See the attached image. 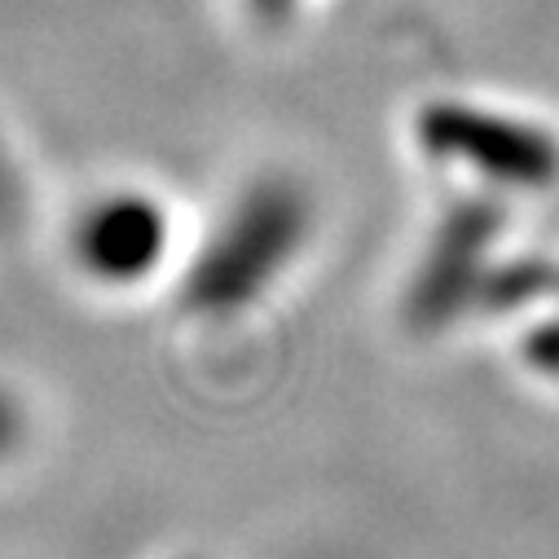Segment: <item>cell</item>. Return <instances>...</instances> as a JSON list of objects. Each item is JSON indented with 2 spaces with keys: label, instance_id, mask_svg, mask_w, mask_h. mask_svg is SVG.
<instances>
[{
  "label": "cell",
  "instance_id": "7a4b0ae2",
  "mask_svg": "<svg viewBox=\"0 0 559 559\" xmlns=\"http://www.w3.org/2000/svg\"><path fill=\"white\" fill-rule=\"evenodd\" d=\"M10 432H14V409H10V401H5V396H0V454H5V450H10V441H14Z\"/></svg>",
  "mask_w": 559,
  "mask_h": 559
},
{
  "label": "cell",
  "instance_id": "6da1fadb",
  "mask_svg": "<svg viewBox=\"0 0 559 559\" xmlns=\"http://www.w3.org/2000/svg\"><path fill=\"white\" fill-rule=\"evenodd\" d=\"M151 225H159V216L142 199H102L75 221V255L97 273H123L128 264H136L132 255L151 242Z\"/></svg>",
  "mask_w": 559,
  "mask_h": 559
}]
</instances>
